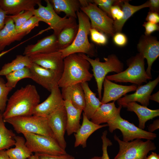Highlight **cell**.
Here are the masks:
<instances>
[{"label":"cell","mask_w":159,"mask_h":159,"mask_svg":"<svg viewBox=\"0 0 159 159\" xmlns=\"http://www.w3.org/2000/svg\"><path fill=\"white\" fill-rule=\"evenodd\" d=\"M0 159H10L4 150H0Z\"/></svg>","instance_id":"obj_50"},{"label":"cell","mask_w":159,"mask_h":159,"mask_svg":"<svg viewBox=\"0 0 159 159\" xmlns=\"http://www.w3.org/2000/svg\"><path fill=\"white\" fill-rule=\"evenodd\" d=\"M145 58L139 53L127 61L128 67L121 72L107 76L108 80L116 82H129L138 86L146 83L152 77L146 73L145 68Z\"/></svg>","instance_id":"obj_4"},{"label":"cell","mask_w":159,"mask_h":159,"mask_svg":"<svg viewBox=\"0 0 159 159\" xmlns=\"http://www.w3.org/2000/svg\"><path fill=\"white\" fill-rule=\"evenodd\" d=\"M114 138L119 145V152L113 159H146L148 153L156 149L151 140L144 141L137 139L131 142L120 140L115 134Z\"/></svg>","instance_id":"obj_8"},{"label":"cell","mask_w":159,"mask_h":159,"mask_svg":"<svg viewBox=\"0 0 159 159\" xmlns=\"http://www.w3.org/2000/svg\"><path fill=\"white\" fill-rule=\"evenodd\" d=\"M146 159H159V155L156 153L152 152L151 154L147 157Z\"/></svg>","instance_id":"obj_51"},{"label":"cell","mask_w":159,"mask_h":159,"mask_svg":"<svg viewBox=\"0 0 159 159\" xmlns=\"http://www.w3.org/2000/svg\"><path fill=\"white\" fill-rule=\"evenodd\" d=\"M34 15L33 11H27L15 15L8 16L13 20L17 30L25 22Z\"/></svg>","instance_id":"obj_36"},{"label":"cell","mask_w":159,"mask_h":159,"mask_svg":"<svg viewBox=\"0 0 159 159\" xmlns=\"http://www.w3.org/2000/svg\"><path fill=\"white\" fill-rule=\"evenodd\" d=\"M80 9L89 18L91 28L112 37L115 34L113 19L98 7L91 0H80Z\"/></svg>","instance_id":"obj_7"},{"label":"cell","mask_w":159,"mask_h":159,"mask_svg":"<svg viewBox=\"0 0 159 159\" xmlns=\"http://www.w3.org/2000/svg\"><path fill=\"white\" fill-rule=\"evenodd\" d=\"M39 19L34 15L25 22L17 31L18 33H25L27 34L39 25Z\"/></svg>","instance_id":"obj_37"},{"label":"cell","mask_w":159,"mask_h":159,"mask_svg":"<svg viewBox=\"0 0 159 159\" xmlns=\"http://www.w3.org/2000/svg\"><path fill=\"white\" fill-rule=\"evenodd\" d=\"M77 15L78 20V29L75 39L69 46L59 51L61 52L63 59L74 53L85 54L89 57L95 55L94 45L90 43L88 39L91 28L90 19L81 10L77 12Z\"/></svg>","instance_id":"obj_3"},{"label":"cell","mask_w":159,"mask_h":159,"mask_svg":"<svg viewBox=\"0 0 159 159\" xmlns=\"http://www.w3.org/2000/svg\"><path fill=\"white\" fill-rule=\"evenodd\" d=\"M27 34L25 33H18L13 20L6 15L5 25L0 31V52L16 41H19Z\"/></svg>","instance_id":"obj_22"},{"label":"cell","mask_w":159,"mask_h":159,"mask_svg":"<svg viewBox=\"0 0 159 159\" xmlns=\"http://www.w3.org/2000/svg\"><path fill=\"white\" fill-rule=\"evenodd\" d=\"M48 117L49 124L55 139L65 150L67 143L64 138L67 126V116L64 106L55 111Z\"/></svg>","instance_id":"obj_13"},{"label":"cell","mask_w":159,"mask_h":159,"mask_svg":"<svg viewBox=\"0 0 159 159\" xmlns=\"http://www.w3.org/2000/svg\"><path fill=\"white\" fill-rule=\"evenodd\" d=\"M47 5L44 6L39 3L37 9L33 10L34 15L38 17L40 21L48 24L54 33L57 37L64 29L77 24L76 19L65 16H59L54 10L53 6L49 0H45Z\"/></svg>","instance_id":"obj_10"},{"label":"cell","mask_w":159,"mask_h":159,"mask_svg":"<svg viewBox=\"0 0 159 159\" xmlns=\"http://www.w3.org/2000/svg\"><path fill=\"white\" fill-rule=\"evenodd\" d=\"M57 37L54 33L39 40L35 44L25 47L23 55L30 56L38 54L53 52L60 50Z\"/></svg>","instance_id":"obj_18"},{"label":"cell","mask_w":159,"mask_h":159,"mask_svg":"<svg viewBox=\"0 0 159 159\" xmlns=\"http://www.w3.org/2000/svg\"><path fill=\"white\" fill-rule=\"evenodd\" d=\"M14 140L15 148L6 151L10 159H26L32 155V153L26 145V141L23 137L16 136Z\"/></svg>","instance_id":"obj_30"},{"label":"cell","mask_w":159,"mask_h":159,"mask_svg":"<svg viewBox=\"0 0 159 159\" xmlns=\"http://www.w3.org/2000/svg\"><path fill=\"white\" fill-rule=\"evenodd\" d=\"M108 126L107 124L98 125L89 120L84 113H83V121L82 125L75 133L74 147L80 145L83 148L87 147V142L88 138L97 130Z\"/></svg>","instance_id":"obj_21"},{"label":"cell","mask_w":159,"mask_h":159,"mask_svg":"<svg viewBox=\"0 0 159 159\" xmlns=\"http://www.w3.org/2000/svg\"><path fill=\"white\" fill-rule=\"evenodd\" d=\"M29 68L31 79L50 92L55 86L58 85L62 75L33 63Z\"/></svg>","instance_id":"obj_14"},{"label":"cell","mask_w":159,"mask_h":159,"mask_svg":"<svg viewBox=\"0 0 159 159\" xmlns=\"http://www.w3.org/2000/svg\"><path fill=\"white\" fill-rule=\"evenodd\" d=\"M113 37V41L114 43L119 47H123L127 44V39L126 35L120 32H116Z\"/></svg>","instance_id":"obj_41"},{"label":"cell","mask_w":159,"mask_h":159,"mask_svg":"<svg viewBox=\"0 0 159 159\" xmlns=\"http://www.w3.org/2000/svg\"><path fill=\"white\" fill-rule=\"evenodd\" d=\"M159 127V120L157 119L154 121L152 124H150L148 127L149 132H153L155 130L158 129Z\"/></svg>","instance_id":"obj_48"},{"label":"cell","mask_w":159,"mask_h":159,"mask_svg":"<svg viewBox=\"0 0 159 159\" xmlns=\"http://www.w3.org/2000/svg\"><path fill=\"white\" fill-rule=\"evenodd\" d=\"M145 29V35L149 36L153 32L159 29V26L157 24H154L149 22H145L143 25Z\"/></svg>","instance_id":"obj_44"},{"label":"cell","mask_w":159,"mask_h":159,"mask_svg":"<svg viewBox=\"0 0 159 159\" xmlns=\"http://www.w3.org/2000/svg\"><path fill=\"white\" fill-rule=\"evenodd\" d=\"M80 54L89 62L92 67L93 76L97 84L99 99L101 100L103 83L107 74L110 72H114L116 74L121 72L123 70L124 64L117 57L113 54L104 58V62H100L98 58L93 59L85 54Z\"/></svg>","instance_id":"obj_6"},{"label":"cell","mask_w":159,"mask_h":159,"mask_svg":"<svg viewBox=\"0 0 159 159\" xmlns=\"http://www.w3.org/2000/svg\"><path fill=\"white\" fill-rule=\"evenodd\" d=\"M32 63L62 75L64 59L59 51L45 54H38L29 56Z\"/></svg>","instance_id":"obj_16"},{"label":"cell","mask_w":159,"mask_h":159,"mask_svg":"<svg viewBox=\"0 0 159 159\" xmlns=\"http://www.w3.org/2000/svg\"><path fill=\"white\" fill-rule=\"evenodd\" d=\"M28 159H39V156L37 153H35L34 155H32Z\"/></svg>","instance_id":"obj_53"},{"label":"cell","mask_w":159,"mask_h":159,"mask_svg":"<svg viewBox=\"0 0 159 159\" xmlns=\"http://www.w3.org/2000/svg\"><path fill=\"white\" fill-rule=\"evenodd\" d=\"M137 47L139 53L142 54L147 60L148 67L146 73L152 77V66L159 56V42L155 37L150 35H145L141 37Z\"/></svg>","instance_id":"obj_15"},{"label":"cell","mask_w":159,"mask_h":159,"mask_svg":"<svg viewBox=\"0 0 159 159\" xmlns=\"http://www.w3.org/2000/svg\"><path fill=\"white\" fill-rule=\"evenodd\" d=\"M150 11L158 13L159 9V0H150L148 1Z\"/></svg>","instance_id":"obj_46"},{"label":"cell","mask_w":159,"mask_h":159,"mask_svg":"<svg viewBox=\"0 0 159 159\" xmlns=\"http://www.w3.org/2000/svg\"><path fill=\"white\" fill-rule=\"evenodd\" d=\"M84 93L85 107L83 113L90 120L95 112L102 103L96 97V94L90 89L87 82L81 83Z\"/></svg>","instance_id":"obj_29"},{"label":"cell","mask_w":159,"mask_h":159,"mask_svg":"<svg viewBox=\"0 0 159 159\" xmlns=\"http://www.w3.org/2000/svg\"><path fill=\"white\" fill-rule=\"evenodd\" d=\"M50 92L47 99L35 107L33 115L47 117L64 106L65 101L58 85L55 86Z\"/></svg>","instance_id":"obj_12"},{"label":"cell","mask_w":159,"mask_h":159,"mask_svg":"<svg viewBox=\"0 0 159 159\" xmlns=\"http://www.w3.org/2000/svg\"><path fill=\"white\" fill-rule=\"evenodd\" d=\"M78 29V24H77L65 28L60 32L57 36L60 50L65 48L72 44L76 36Z\"/></svg>","instance_id":"obj_33"},{"label":"cell","mask_w":159,"mask_h":159,"mask_svg":"<svg viewBox=\"0 0 159 159\" xmlns=\"http://www.w3.org/2000/svg\"><path fill=\"white\" fill-rule=\"evenodd\" d=\"M39 159H75L73 156L67 153L59 155H51L38 153Z\"/></svg>","instance_id":"obj_43"},{"label":"cell","mask_w":159,"mask_h":159,"mask_svg":"<svg viewBox=\"0 0 159 159\" xmlns=\"http://www.w3.org/2000/svg\"><path fill=\"white\" fill-rule=\"evenodd\" d=\"M40 102V97L35 86L28 84L17 90L8 99L3 113L4 120L9 118L33 115Z\"/></svg>","instance_id":"obj_1"},{"label":"cell","mask_w":159,"mask_h":159,"mask_svg":"<svg viewBox=\"0 0 159 159\" xmlns=\"http://www.w3.org/2000/svg\"><path fill=\"white\" fill-rule=\"evenodd\" d=\"M110 12L111 17L114 21L120 20L123 15L121 8L118 4H115L112 6Z\"/></svg>","instance_id":"obj_42"},{"label":"cell","mask_w":159,"mask_h":159,"mask_svg":"<svg viewBox=\"0 0 159 159\" xmlns=\"http://www.w3.org/2000/svg\"><path fill=\"white\" fill-rule=\"evenodd\" d=\"M7 15L5 12L0 7V31L4 27Z\"/></svg>","instance_id":"obj_47"},{"label":"cell","mask_w":159,"mask_h":159,"mask_svg":"<svg viewBox=\"0 0 159 159\" xmlns=\"http://www.w3.org/2000/svg\"><path fill=\"white\" fill-rule=\"evenodd\" d=\"M53 9L57 14L64 12L67 17L76 19L77 12L80 9L79 0H51Z\"/></svg>","instance_id":"obj_27"},{"label":"cell","mask_w":159,"mask_h":159,"mask_svg":"<svg viewBox=\"0 0 159 159\" xmlns=\"http://www.w3.org/2000/svg\"><path fill=\"white\" fill-rule=\"evenodd\" d=\"M107 130L104 131L102 132L101 138L102 140V159H110L107 151V148L109 146L112 145V143L107 137Z\"/></svg>","instance_id":"obj_40"},{"label":"cell","mask_w":159,"mask_h":159,"mask_svg":"<svg viewBox=\"0 0 159 159\" xmlns=\"http://www.w3.org/2000/svg\"><path fill=\"white\" fill-rule=\"evenodd\" d=\"M91 1L105 12L110 17H111L110 10L112 6L116 4L118 0H94Z\"/></svg>","instance_id":"obj_38"},{"label":"cell","mask_w":159,"mask_h":159,"mask_svg":"<svg viewBox=\"0 0 159 159\" xmlns=\"http://www.w3.org/2000/svg\"><path fill=\"white\" fill-rule=\"evenodd\" d=\"M115 102L102 103L91 117V121L96 124L100 125L114 119L120 113L122 107L120 105L117 107Z\"/></svg>","instance_id":"obj_23"},{"label":"cell","mask_w":159,"mask_h":159,"mask_svg":"<svg viewBox=\"0 0 159 159\" xmlns=\"http://www.w3.org/2000/svg\"><path fill=\"white\" fill-rule=\"evenodd\" d=\"M23 135L26 140L25 145L32 153L54 155L67 153L52 137L29 132Z\"/></svg>","instance_id":"obj_9"},{"label":"cell","mask_w":159,"mask_h":159,"mask_svg":"<svg viewBox=\"0 0 159 159\" xmlns=\"http://www.w3.org/2000/svg\"><path fill=\"white\" fill-rule=\"evenodd\" d=\"M16 47V46L14 47L13 48H11L10 49H9L8 50L2 51L1 52V53H0V58L1 57H2V56H3V55H5V54H6V53H8V52H10V51L12 50V49H13L14 48Z\"/></svg>","instance_id":"obj_52"},{"label":"cell","mask_w":159,"mask_h":159,"mask_svg":"<svg viewBox=\"0 0 159 159\" xmlns=\"http://www.w3.org/2000/svg\"><path fill=\"white\" fill-rule=\"evenodd\" d=\"M15 134L5 125L3 113L0 111V150L9 149L15 143Z\"/></svg>","instance_id":"obj_32"},{"label":"cell","mask_w":159,"mask_h":159,"mask_svg":"<svg viewBox=\"0 0 159 159\" xmlns=\"http://www.w3.org/2000/svg\"><path fill=\"white\" fill-rule=\"evenodd\" d=\"M63 71L58 85L61 88L90 81L93 74L90 64L80 53L70 54L64 59Z\"/></svg>","instance_id":"obj_2"},{"label":"cell","mask_w":159,"mask_h":159,"mask_svg":"<svg viewBox=\"0 0 159 159\" xmlns=\"http://www.w3.org/2000/svg\"><path fill=\"white\" fill-rule=\"evenodd\" d=\"M89 159H102V156H95Z\"/></svg>","instance_id":"obj_54"},{"label":"cell","mask_w":159,"mask_h":159,"mask_svg":"<svg viewBox=\"0 0 159 159\" xmlns=\"http://www.w3.org/2000/svg\"><path fill=\"white\" fill-rule=\"evenodd\" d=\"M61 94L64 100L69 99L74 107L83 110L85 103L84 93L81 83L62 88Z\"/></svg>","instance_id":"obj_25"},{"label":"cell","mask_w":159,"mask_h":159,"mask_svg":"<svg viewBox=\"0 0 159 159\" xmlns=\"http://www.w3.org/2000/svg\"><path fill=\"white\" fill-rule=\"evenodd\" d=\"M64 107L67 116V126L66 131L68 135L75 133L80 128L82 109L74 107L69 99L64 100Z\"/></svg>","instance_id":"obj_26"},{"label":"cell","mask_w":159,"mask_h":159,"mask_svg":"<svg viewBox=\"0 0 159 159\" xmlns=\"http://www.w3.org/2000/svg\"><path fill=\"white\" fill-rule=\"evenodd\" d=\"M146 20L148 22L154 24H158L159 22L158 13L150 11L148 13Z\"/></svg>","instance_id":"obj_45"},{"label":"cell","mask_w":159,"mask_h":159,"mask_svg":"<svg viewBox=\"0 0 159 159\" xmlns=\"http://www.w3.org/2000/svg\"><path fill=\"white\" fill-rule=\"evenodd\" d=\"M151 100L156 101L158 103L159 102V91H158L156 93L150 95V100Z\"/></svg>","instance_id":"obj_49"},{"label":"cell","mask_w":159,"mask_h":159,"mask_svg":"<svg viewBox=\"0 0 159 159\" xmlns=\"http://www.w3.org/2000/svg\"><path fill=\"white\" fill-rule=\"evenodd\" d=\"M32 64L29 57L18 55L10 62L5 64L0 70V76H5L10 73L26 67H29Z\"/></svg>","instance_id":"obj_31"},{"label":"cell","mask_w":159,"mask_h":159,"mask_svg":"<svg viewBox=\"0 0 159 159\" xmlns=\"http://www.w3.org/2000/svg\"><path fill=\"white\" fill-rule=\"evenodd\" d=\"M110 132L118 129L121 132L123 141L129 142L135 139H145L153 140L157 137L156 134L140 129L132 123L122 118L118 114L114 119L107 123Z\"/></svg>","instance_id":"obj_11"},{"label":"cell","mask_w":159,"mask_h":159,"mask_svg":"<svg viewBox=\"0 0 159 159\" xmlns=\"http://www.w3.org/2000/svg\"><path fill=\"white\" fill-rule=\"evenodd\" d=\"M5 76L7 80L6 86L13 89L15 87L19 80L26 78H31L29 69L27 67L12 72Z\"/></svg>","instance_id":"obj_34"},{"label":"cell","mask_w":159,"mask_h":159,"mask_svg":"<svg viewBox=\"0 0 159 159\" xmlns=\"http://www.w3.org/2000/svg\"><path fill=\"white\" fill-rule=\"evenodd\" d=\"M90 34L92 40L97 44L104 45L107 42V36L95 29L91 28Z\"/></svg>","instance_id":"obj_39"},{"label":"cell","mask_w":159,"mask_h":159,"mask_svg":"<svg viewBox=\"0 0 159 159\" xmlns=\"http://www.w3.org/2000/svg\"><path fill=\"white\" fill-rule=\"evenodd\" d=\"M40 0H0V7L6 15H14L24 11H33Z\"/></svg>","instance_id":"obj_20"},{"label":"cell","mask_w":159,"mask_h":159,"mask_svg":"<svg viewBox=\"0 0 159 159\" xmlns=\"http://www.w3.org/2000/svg\"><path fill=\"white\" fill-rule=\"evenodd\" d=\"M118 4L121 6L123 15L120 20L114 21V28L116 32L121 31L124 24L133 14L141 9L149 7V6L148 1L142 5L136 6L130 4L128 1L120 0Z\"/></svg>","instance_id":"obj_28"},{"label":"cell","mask_w":159,"mask_h":159,"mask_svg":"<svg viewBox=\"0 0 159 159\" xmlns=\"http://www.w3.org/2000/svg\"><path fill=\"white\" fill-rule=\"evenodd\" d=\"M4 121L11 125L18 134L29 132L54 138L49 124L48 117L33 115L12 117L4 120Z\"/></svg>","instance_id":"obj_5"},{"label":"cell","mask_w":159,"mask_h":159,"mask_svg":"<svg viewBox=\"0 0 159 159\" xmlns=\"http://www.w3.org/2000/svg\"><path fill=\"white\" fill-rule=\"evenodd\" d=\"M13 88L7 87L4 79L0 77V111H4L8 100V96Z\"/></svg>","instance_id":"obj_35"},{"label":"cell","mask_w":159,"mask_h":159,"mask_svg":"<svg viewBox=\"0 0 159 159\" xmlns=\"http://www.w3.org/2000/svg\"><path fill=\"white\" fill-rule=\"evenodd\" d=\"M104 92L101 100L102 103H107L112 101H115L127 93L134 91L136 90V85H123L113 82L106 77L103 82Z\"/></svg>","instance_id":"obj_19"},{"label":"cell","mask_w":159,"mask_h":159,"mask_svg":"<svg viewBox=\"0 0 159 159\" xmlns=\"http://www.w3.org/2000/svg\"><path fill=\"white\" fill-rule=\"evenodd\" d=\"M159 82V77L152 81H150L144 85L138 86L135 93L127 95L117 100L119 106L132 102H138L142 105L147 107L149 105L150 97L153 90Z\"/></svg>","instance_id":"obj_17"},{"label":"cell","mask_w":159,"mask_h":159,"mask_svg":"<svg viewBox=\"0 0 159 159\" xmlns=\"http://www.w3.org/2000/svg\"><path fill=\"white\" fill-rule=\"evenodd\" d=\"M122 107L126 108L127 111L136 113L139 120L138 127L143 130L145 128V124L147 121L159 115V109H150L135 102H129L123 105Z\"/></svg>","instance_id":"obj_24"}]
</instances>
